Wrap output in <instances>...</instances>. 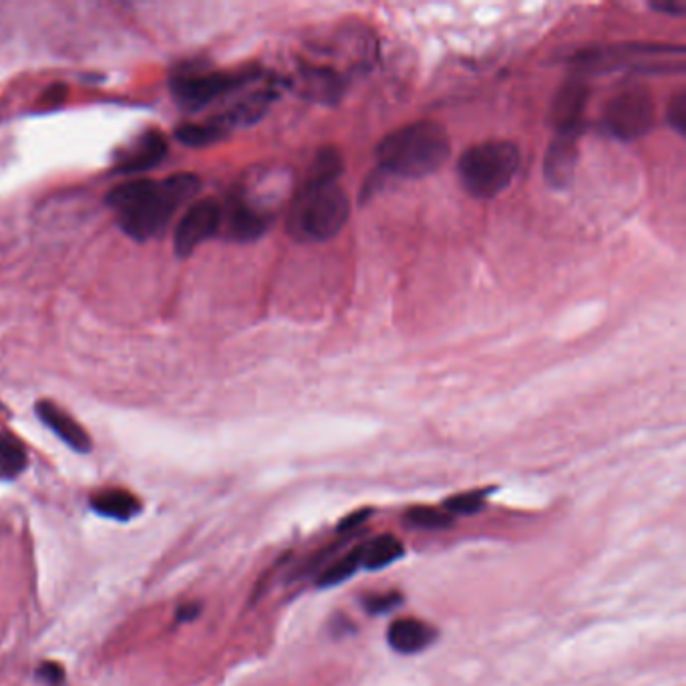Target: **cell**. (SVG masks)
Returning a JSON list of instances; mask_svg holds the SVG:
<instances>
[{"mask_svg": "<svg viewBox=\"0 0 686 686\" xmlns=\"http://www.w3.org/2000/svg\"><path fill=\"white\" fill-rule=\"evenodd\" d=\"M201 188L196 174H174L164 182L131 180L107 193L109 208L115 211L117 224L129 238L146 242L162 234L175 211L190 201Z\"/></svg>", "mask_w": 686, "mask_h": 686, "instance_id": "1", "label": "cell"}, {"mask_svg": "<svg viewBox=\"0 0 686 686\" xmlns=\"http://www.w3.org/2000/svg\"><path fill=\"white\" fill-rule=\"evenodd\" d=\"M451 151L443 125L417 121L388 133L377 146V162L383 172L401 177H423L437 172Z\"/></svg>", "mask_w": 686, "mask_h": 686, "instance_id": "2", "label": "cell"}, {"mask_svg": "<svg viewBox=\"0 0 686 686\" xmlns=\"http://www.w3.org/2000/svg\"><path fill=\"white\" fill-rule=\"evenodd\" d=\"M349 214V198L336 183L302 185L288 214V230L298 242H326L343 230Z\"/></svg>", "mask_w": 686, "mask_h": 686, "instance_id": "3", "label": "cell"}, {"mask_svg": "<svg viewBox=\"0 0 686 686\" xmlns=\"http://www.w3.org/2000/svg\"><path fill=\"white\" fill-rule=\"evenodd\" d=\"M520 167V149L512 141H484L465 151L457 165L459 182L469 196L489 200L512 183Z\"/></svg>", "mask_w": 686, "mask_h": 686, "instance_id": "4", "label": "cell"}, {"mask_svg": "<svg viewBox=\"0 0 686 686\" xmlns=\"http://www.w3.org/2000/svg\"><path fill=\"white\" fill-rule=\"evenodd\" d=\"M256 77V71H177L172 77V95L185 109H201L218 97L230 95Z\"/></svg>", "mask_w": 686, "mask_h": 686, "instance_id": "5", "label": "cell"}, {"mask_svg": "<svg viewBox=\"0 0 686 686\" xmlns=\"http://www.w3.org/2000/svg\"><path fill=\"white\" fill-rule=\"evenodd\" d=\"M606 129L618 139H638L655 125V101L640 85L624 87L604 107Z\"/></svg>", "mask_w": 686, "mask_h": 686, "instance_id": "6", "label": "cell"}, {"mask_svg": "<svg viewBox=\"0 0 686 686\" xmlns=\"http://www.w3.org/2000/svg\"><path fill=\"white\" fill-rule=\"evenodd\" d=\"M222 230V203L203 198L190 206L175 227L174 250L177 258H188L211 236Z\"/></svg>", "mask_w": 686, "mask_h": 686, "instance_id": "7", "label": "cell"}, {"mask_svg": "<svg viewBox=\"0 0 686 686\" xmlns=\"http://www.w3.org/2000/svg\"><path fill=\"white\" fill-rule=\"evenodd\" d=\"M588 95V85L580 79H570L562 85L560 91L556 93L552 105V123L556 127V133L580 135Z\"/></svg>", "mask_w": 686, "mask_h": 686, "instance_id": "8", "label": "cell"}, {"mask_svg": "<svg viewBox=\"0 0 686 686\" xmlns=\"http://www.w3.org/2000/svg\"><path fill=\"white\" fill-rule=\"evenodd\" d=\"M167 149V139L162 133L156 129L146 131L123 151L120 162H117L115 172L123 175L149 172V169H154L164 162Z\"/></svg>", "mask_w": 686, "mask_h": 686, "instance_id": "9", "label": "cell"}, {"mask_svg": "<svg viewBox=\"0 0 686 686\" xmlns=\"http://www.w3.org/2000/svg\"><path fill=\"white\" fill-rule=\"evenodd\" d=\"M578 167V135L557 133L549 146L544 162V175L554 188H566L574 180Z\"/></svg>", "mask_w": 686, "mask_h": 686, "instance_id": "10", "label": "cell"}, {"mask_svg": "<svg viewBox=\"0 0 686 686\" xmlns=\"http://www.w3.org/2000/svg\"><path fill=\"white\" fill-rule=\"evenodd\" d=\"M226 224V232L232 240L250 242L260 238L268 227V214L258 208L250 206L240 196H234L227 208L222 206V227Z\"/></svg>", "mask_w": 686, "mask_h": 686, "instance_id": "11", "label": "cell"}, {"mask_svg": "<svg viewBox=\"0 0 686 686\" xmlns=\"http://www.w3.org/2000/svg\"><path fill=\"white\" fill-rule=\"evenodd\" d=\"M35 411L42 425L49 427L53 433L61 439L65 445H69L73 451L77 453H89L91 451V437L87 431L79 425L69 413L63 411L61 406H57L53 401H39Z\"/></svg>", "mask_w": 686, "mask_h": 686, "instance_id": "12", "label": "cell"}, {"mask_svg": "<svg viewBox=\"0 0 686 686\" xmlns=\"http://www.w3.org/2000/svg\"><path fill=\"white\" fill-rule=\"evenodd\" d=\"M272 99H274V91L270 89L256 91L248 97L236 101L232 107H227L226 111L219 113L211 123L218 125L222 131H226L227 127H242V125L256 123L260 117L266 113V109L270 107V103H272Z\"/></svg>", "mask_w": 686, "mask_h": 686, "instance_id": "13", "label": "cell"}, {"mask_svg": "<svg viewBox=\"0 0 686 686\" xmlns=\"http://www.w3.org/2000/svg\"><path fill=\"white\" fill-rule=\"evenodd\" d=\"M435 638L433 628H429L425 622L414 620V618H401L395 620L387 630V640L393 650L401 655H414V652L425 650Z\"/></svg>", "mask_w": 686, "mask_h": 686, "instance_id": "14", "label": "cell"}, {"mask_svg": "<svg viewBox=\"0 0 686 686\" xmlns=\"http://www.w3.org/2000/svg\"><path fill=\"white\" fill-rule=\"evenodd\" d=\"M93 512L115 521H129L141 513V502L131 491L105 489L91 497Z\"/></svg>", "mask_w": 686, "mask_h": 686, "instance_id": "15", "label": "cell"}, {"mask_svg": "<svg viewBox=\"0 0 686 686\" xmlns=\"http://www.w3.org/2000/svg\"><path fill=\"white\" fill-rule=\"evenodd\" d=\"M296 85H298L302 95L315 101H325V103H333L334 99L343 95L344 89L343 79L334 71L320 69V67H308L307 71H302Z\"/></svg>", "mask_w": 686, "mask_h": 686, "instance_id": "16", "label": "cell"}, {"mask_svg": "<svg viewBox=\"0 0 686 686\" xmlns=\"http://www.w3.org/2000/svg\"><path fill=\"white\" fill-rule=\"evenodd\" d=\"M403 554L405 546L401 544V539L391 536V533H385V536H379L362 546V567L369 572H375L380 570V567L391 566L399 557H403Z\"/></svg>", "mask_w": 686, "mask_h": 686, "instance_id": "17", "label": "cell"}, {"mask_svg": "<svg viewBox=\"0 0 686 686\" xmlns=\"http://www.w3.org/2000/svg\"><path fill=\"white\" fill-rule=\"evenodd\" d=\"M27 449L11 433L0 431V479H14L27 469Z\"/></svg>", "mask_w": 686, "mask_h": 686, "instance_id": "18", "label": "cell"}, {"mask_svg": "<svg viewBox=\"0 0 686 686\" xmlns=\"http://www.w3.org/2000/svg\"><path fill=\"white\" fill-rule=\"evenodd\" d=\"M343 172V157L334 147L320 149L315 162L308 169V180L304 185H325L336 183L338 174Z\"/></svg>", "mask_w": 686, "mask_h": 686, "instance_id": "19", "label": "cell"}, {"mask_svg": "<svg viewBox=\"0 0 686 686\" xmlns=\"http://www.w3.org/2000/svg\"><path fill=\"white\" fill-rule=\"evenodd\" d=\"M361 566H362V546L351 549V552L346 554V556H343L341 560H336L334 564H330L326 570L320 574L318 586L320 588L336 586V584L349 580L351 575L357 572Z\"/></svg>", "mask_w": 686, "mask_h": 686, "instance_id": "20", "label": "cell"}, {"mask_svg": "<svg viewBox=\"0 0 686 686\" xmlns=\"http://www.w3.org/2000/svg\"><path fill=\"white\" fill-rule=\"evenodd\" d=\"M175 138L182 143H185L188 147H203V146H209V143H216L218 139H222L224 131L211 121L203 125L188 123V125L177 127Z\"/></svg>", "mask_w": 686, "mask_h": 686, "instance_id": "21", "label": "cell"}, {"mask_svg": "<svg viewBox=\"0 0 686 686\" xmlns=\"http://www.w3.org/2000/svg\"><path fill=\"white\" fill-rule=\"evenodd\" d=\"M405 521L413 528L423 530H443L453 523V515L437 507H413L405 513Z\"/></svg>", "mask_w": 686, "mask_h": 686, "instance_id": "22", "label": "cell"}, {"mask_svg": "<svg viewBox=\"0 0 686 686\" xmlns=\"http://www.w3.org/2000/svg\"><path fill=\"white\" fill-rule=\"evenodd\" d=\"M487 497V491H471V494H461L455 497H449L445 502V512L449 513H463L471 515L484 510V502Z\"/></svg>", "mask_w": 686, "mask_h": 686, "instance_id": "23", "label": "cell"}, {"mask_svg": "<svg viewBox=\"0 0 686 686\" xmlns=\"http://www.w3.org/2000/svg\"><path fill=\"white\" fill-rule=\"evenodd\" d=\"M401 594L396 592H387V594H372L362 600V606L369 610L370 614H385L395 606H399Z\"/></svg>", "mask_w": 686, "mask_h": 686, "instance_id": "24", "label": "cell"}, {"mask_svg": "<svg viewBox=\"0 0 686 686\" xmlns=\"http://www.w3.org/2000/svg\"><path fill=\"white\" fill-rule=\"evenodd\" d=\"M668 120H671L676 131L684 133V127H686V97H684V93L676 95V99L673 101L671 109H668Z\"/></svg>", "mask_w": 686, "mask_h": 686, "instance_id": "25", "label": "cell"}, {"mask_svg": "<svg viewBox=\"0 0 686 686\" xmlns=\"http://www.w3.org/2000/svg\"><path fill=\"white\" fill-rule=\"evenodd\" d=\"M650 6L658 13L682 16L686 13V0H652Z\"/></svg>", "mask_w": 686, "mask_h": 686, "instance_id": "26", "label": "cell"}, {"mask_svg": "<svg viewBox=\"0 0 686 686\" xmlns=\"http://www.w3.org/2000/svg\"><path fill=\"white\" fill-rule=\"evenodd\" d=\"M40 676H45L50 684H57V682L63 681V668L57 666V664H42Z\"/></svg>", "mask_w": 686, "mask_h": 686, "instance_id": "27", "label": "cell"}, {"mask_svg": "<svg viewBox=\"0 0 686 686\" xmlns=\"http://www.w3.org/2000/svg\"><path fill=\"white\" fill-rule=\"evenodd\" d=\"M372 512H357V513H352L351 515V518H346V520H343V523H341V530H354V528H357V525H361L362 521H367V518H369V515H370Z\"/></svg>", "mask_w": 686, "mask_h": 686, "instance_id": "28", "label": "cell"}, {"mask_svg": "<svg viewBox=\"0 0 686 686\" xmlns=\"http://www.w3.org/2000/svg\"><path fill=\"white\" fill-rule=\"evenodd\" d=\"M196 616H198V606H193V604L183 606L180 612H177V618H180V620H185V622L193 620V618H196Z\"/></svg>", "mask_w": 686, "mask_h": 686, "instance_id": "29", "label": "cell"}]
</instances>
